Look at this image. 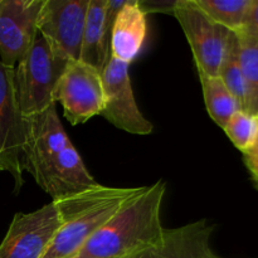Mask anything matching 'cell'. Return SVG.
<instances>
[{"mask_svg":"<svg viewBox=\"0 0 258 258\" xmlns=\"http://www.w3.org/2000/svg\"><path fill=\"white\" fill-rule=\"evenodd\" d=\"M171 14L176 18L188 39L197 70L218 77L233 32L212 20L194 0H176Z\"/></svg>","mask_w":258,"mask_h":258,"instance_id":"cell-5","label":"cell"},{"mask_svg":"<svg viewBox=\"0 0 258 258\" xmlns=\"http://www.w3.org/2000/svg\"><path fill=\"white\" fill-rule=\"evenodd\" d=\"M60 226L54 202L17 213L0 243V258H43Z\"/></svg>","mask_w":258,"mask_h":258,"instance_id":"cell-9","label":"cell"},{"mask_svg":"<svg viewBox=\"0 0 258 258\" xmlns=\"http://www.w3.org/2000/svg\"><path fill=\"white\" fill-rule=\"evenodd\" d=\"M166 183L158 180L126 204L72 258H131L163 239Z\"/></svg>","mask_w":258,"mask_h":258,"instance_id":"cell-2","label":"cell"},{"mask_svg":"<svg viewBox=\"0 0 258 258\" xmlns=\"http://www.w3.org/2000/svg\"><path fill=\"white\" fill-rule=\"evenodd\" d=\"M130 64L110 57L102 71L105 105L101 116L133 135H150L154 126L139 108L131 85Z\"/></svg>","mask_w":258,"mask_h":258,"instance_id":"cell-10","label":"cell"},{"mask_svg":"<svg viewBox=\"0 0 258 258\" xmlns=\"http://www.w3.org/2000/svg\"><path fill=\"white\" fill-rule=\"evenodd\" d=\"M24 170L52 201L96 185L58 117L55 105L24 118Z\"/></svg>","mask_w":258,"mask_h":258,"instance_id":"cell-1","label":"cell"},{"mask_svg":"<svg viewBox=\"0 0 258 258\" xmlns=\"http://www.w3.org/2000/svg\"><path fill=\"white\" fill-rule=\"evenodd\" d=\"M199 80L203 88L204 102L212 120L221 128L226 127L228 121L236 112L242 110L241 103L228 91L219 77L206 75L198 71Z\"/></svg>","mask_w":258,"mask_h":258,"instance_id":"cell-15","label":"cell"},{"mask_svg":"<svg viewBox=\"0 0 258 258\" xmlns=\"http://www.w3.org/2000/svg\"><path fill=\"white\" fill-rule=\"evenodd\" d=\"M239 42V59L247 88L246 111L258 116V39L236 33Z\"/></svg>","mask_w":258,"mask_h":258,"instance_id":"cell-17","label":"cell"},{"mask_svg":"<svg viewBox=\"0 0 258 258\" xmlns=\"http://www.w3.org/2000/svg\"><path fill=\"white\" fill-rule=\"evenodd\" d=\"M214 226L207 219L166 229L159 243L131 258H222L212 248Z\"/></svg>","mask_w":258,"mask_h":258,"instance_id":"cell-12","label":"cell"},{"mask_svg":"<svg viewBox=\"0 0 258 258\" xmlns=\"http://www.w3.org/2000/svg\"><path fill=\"white\" fill-rule=\"evenodd\" d=\"M243 163L248 170L252 183L258 189V135L252 148L243 153Z\"/></svg>","mask_w":258,"mask_h":258,"instance_id":"cell-20","label":"cell"},{"mask_svg":"<svg viewBox=\"0 0 258 258\" xmlns=\"http://www.w3.org/2000/svg\"><path fill=\"white\" fill-rule=\"evenodd\" d=\"M222 258H224V257H222ZM256 258H258V257H256Z\"/></svg>","mask_w":258,"mask_h":258,"instance_id":"cell-22","label":"cell"},{"mask_svg":"<svg viewBox=\"0 0 258 258\" xmlns=\"http://www.w3.org/2000/svg\"><path fill=\"white\" fill-rule=\"evenodd\" d=\"M218 77L228 88L229 92L241 103L242 110L246 111L247 88L241 59H239V42L236 33H232L231 38H229L228 47H227L226 54L222 60Z\"/></svg>","mask_w":258,"mask_h":258,"instance_id":"cell-18","label":"cell"},{"mask_svg":"<svg viewBox=\"0 0 258 258\" xmlns=\"http://www.w3.org/2000/svg\"><path fill=\"white\" fill-rule=\"evenodd\" d=\"M140 188L96 185L55 199L60 226L43 258H72L115 214L143 193Z\"/></svg>","mask_w":258,"mask_h":258,"instance_id":"cell-3","label":"cell"},{"mask_svg":"<svg viewBox=\"0 0 258 258\" xmlns=\"http://www.w3.org/2000/svg\"><path fill=\"white\" fill-rule=\"evenodd\" d=\"M146 17L139 0H126L111 29L110 57L127 64L136 59L148 34Z\"/></svg>","mask_w":258,"mask_h":258,"instance_id":"cell-13","label":"cell"},{"mask_svg":"<svg viewBox=\"0 0 258 258\" xmlns=\"http://www.w3.org/2000/svg\"><path fill=\"white\" fill-rule=\"evenodd\" d=\"M71 125H81L101 115L105 105L102 73L80 59L68 60L54 91Z\"/></svg>","mask_w":258,"mask_h":258,"instance_id":"cell-6","label":"cell"},{"mask_svg":"<svg viewBox=\"0 0 258 258\" xmlns=\"http://www.w3.org/2000/svg\"><path fill=\"white\" fill-rule=\"evenodd\" d=\"M90 0H44L38 33L66 60L80 59Z\"/></svg>","mask_w":258,"mask_h":258,"instance_id":"cell-8","label":"cell"},{"mask_svg":"<svg viewBox=\"0 0 258 258\" xmlns=\"http://www.w3.org/2000/svg\"><path fill=\"white\" fill-rule=\"evenodd\" d=\"M24 117L20 112L14 83V68L0 62V171H8L15 191L23 185Z\"/></svg>","mask_w":258,"mask_h":258,"instance_id":"cell-7","label":"cell"},{"mask_svg":"<svg viewBox=\"0 0 258 258\" xmlns=\"http://www.w3.org/2000/svg\"><path fill=\"white\" fill-rule=\"evenodd\" d=\"M44 0H0V62L15 68L38 34Z\"/></svg>","mask_w":258,"mask_h":258,"instance_id":"cell-11","label":"cell"},{"mask_svg":"<svg viewBox=\"0 0 258 258\" xmlns=\"http://www.w3.org/2000/svg\"><path fill=\"white\" fill-rule=\"evenodd\" d=\"M107 0H90L83 30L80 60L102 73L111 55V29L106 22Z\"/></svg>","mask_w":258,"mask_h":258,"instance_id":"cell-14","label":"cell"},{"mask_svg":"<svg viewBox=\"0 0 258 258\" xmlns=\"http://www.w3.org/2000/svg\"><path fill=\"white\" fill-rule=\"evenodd\" d=\"M217 24L233 33L244 29L252 0H194Z\"/></svg>","mask_w":258,"mask_h":258,"instance_id":"cell-16","label":"cell"},{"mask_svg":"<svg viewBox=\"0 0 258 258\" xmlns=\"http://www.w3.org/2000/svg\"><path fill=\"white\" fill-rule=\"evenodd\" d=\"M223 130L232 144L243 154L248 151L256 141L258 135V117L247 111L241 110L232 116Z\"/></svg>","mask_w":258,"mask_h":258,"instance_id":"cell-19","label":"cell"},{"mask_svg":"<svg viewBox=\"0 0 258 258\" xmlns=\"http://www.w3.org/2000/svg\"><path fill=\"white\" fill-rule=\"evenodd\" d=\"M67 62L38 33L14 68L15 92L23 117L39 115L55 105V86Z\"/></svg>","mask_w":258,"mask_h":258,"instance_id":"cell-4","label":"cell"},{"mask_svg":"<svg viewBox=\"0 0 258 258\" xmlns=\"http://www.w3.org/2000/svg\"><path fill=\"white\" fill-rule=\"evenodd\" d=\"M239 33H244V34H248L258 39V0H252V5L251 9H249L248 18H247L246 27Z\"/></svg>","mask_w":258,"mask_h":258,"instance_id":"cell-21","label":"cell"}]
</instances>
